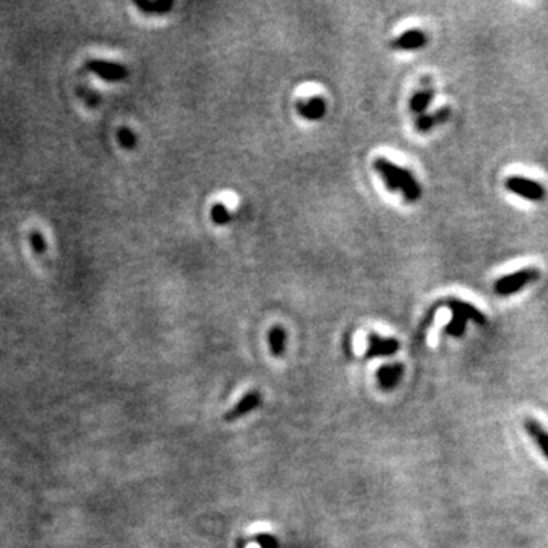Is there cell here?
Segmentation results:
<instances>
[{
  "mask_svg": "<svg viewBox=\"0 0 548 548\" xmlns=\"http://www.w3.org/2000/svg\"><path fill=\"white\" fill-rule=\"evenodd\" d=\"M425 44H427V35L421 30H410L404 32L392 43L394 49L398 51H416L421 49Z\"/></svg>",
  "mask_w": 548,
  "mask_h": 548,
  "instance_id": "6",
  "label": "cell"
},
{
  "mask_svg": "<svg viewBox=\"0 0 548 548\" xmlns=\"http://www.w3.org/2000/svg\"><path fill=\"white\" fill-rule=\"evenodd\" d=\"M118 140L122 148L125 149H135L137 144V137L136 135L127 127H122L118 130Z\"/></svg>",
  "mask_w": 548,
  "mask_h": 548,
  "instance_id": "18",
  "label": "cell"
},
{
  "mask_svg": "<svg viewBox=\"0 0 548 548\" xmlns=\"http://www.w3.org/2000/svg\"><path fill=\"white\" fill-rule=\"evenodd\" d=\"M507 191L525 198L528 201H542L545 198V189L541 183L525 177H509L506 180Z\"/></svg>",
  "mask_w": 548,
  "mask_h": 548,
  "instance_id": "3",
  "label": "cell"
},
{
  "mask_svg": "<svg viewBox=\"0 0 548 548\" xmlns=\"http://www.w3.org/2000/svg\"><path fill=\"white\" fill-rule=\"evenodd\" d=\"M297 111L306 120H318L326 115V101L321 96H313L306 102H299Z\"/></svg>",
  "mask_w": 548,
  "mask_h": 548,
  "instance_id": "8",
  "label": "cell"
},
{
  "mask_svg": "<svg viewBox=\"0 0 548 548\" xmlns=\"http://www.w3.org/2000/svg\"><path fill=\"white\" fill-rule=\"evenodd\" d=\"M375 171L382 177V180L389 191H401L405 201L416 203L422 195L421 185L409 169L394 165L385 157H378L373 162Z\"/></svg>",
  "mask_w": 548,
  "mask_h": 548,
  "instance_id": "1",
  "label": "cell"
},
{
  "mask_svg": "<svg viewBox=\"0 0 548 548\" xmlns=\"http://www.w3.org/2000/svg\"><path fill=\"white\" fill-rule=\"evenodd\" d=\"M256 542L259 544L261 548H278L279 547V542L274 536L271 535H258L256 537Z\"/></svg>",
  "mask_w": 548,
  "mask_h": 548,
  "instance_id": "20",
  "label": "cell"
},
{
  "mask_svg": "<svg viewBox=\"0 0 548 548\" xmlns=\"http://www.w3.org/2000/svg\"><path fill=\"white\" fill-rule=\"evenodd\" d=\"M270 347H271V352L273 355H282L283 351H285V342H287V335H285V330H283L280 326H274L271 330H270Z\"/></svg>",
  "mask_w": 548,
  "mask_h": 548,
  "instance_id": "15",
  "label": "cell"
},
{
  "mask_svg": "<svg viewBox=\"0 0 548 548\" xmlns=\"http://www.w3.org/2000/svg\"><path fill=\"white\" fill-rule=\"evenodd\" d=\"M136 6L142 13L149 15H158L171 11L174 2H171V0H145V2H136Z\"/></svg>",
  "mask_w": 548,
  "mask_h": 548,
  "instance_id": "14",
  "label": "cell"
},
{
  "mask_svg": "<svg viewBox=\"0 0 548 548\" xmlns=\"http://www.w3.org/2000/svg\"><path fill=\"white\" fill-rule=\"evenodd\" d=\"M466 323L468 320L465 317H461L459 314H452V320L445 328V334L451 337H461L466 330Z\"/></svg>",
  "mask_w": 548,
  "mask_h": 548,
  "instance_id": "17",
  "label": "cell"
},
{
  "mask_svg": "<svg viewBox=\"0 0 548 548\" xmlns=\"http://www.w3.org/2000/svg\"><path fill=\"white\" fill-rule=\"evenodd\" d=\"M259 404H261V394L254 393V392L249 393L247 396H245V398L241 399V402L236 405L235 409L225 413V421H235L238 418H242L244 414H247L249 411L259 407Z\"/></svg>",
  "mask_w": 548,
  "mask_h": 548,
  "instance_id": "11",
  "label": "cell"
},
{
  "mask_svg": "<svg viewBox=\"0 0 548 548\" xmlns=\"http://www.w3.org/2000/svg\"><path fill=\"white\" fill-rule=\"evenodd\" d=\"M449 116H451V110L448 107H442L440 110L434 113L421 115L418 119H416V130L421 131V133H427V131L432 130L434 127L445 124V122L449 119Z\"/></svg>",
  "mask_w": 548,
  "mask_h": 548,
  "instance_id": "9",
  "label": "cell"
},
{
  "mask_svg": "<svg viewBox=\"0 0 548 548\" xmlns=\"http://www.w3.org/2000/svg\"><path fill=\"white\" fill-rule=\"evenodd\" d=\"M524 427L528 432V436L533 439V442L542 451V454L548 459V431H545L542 425L535 419H527L524 422Z\"/></svg>",
  "mask_w": 548,
  "mask_h": 548,
  "instance_id": "12",
  "label": "cell"
},
{
  "mask_svg": "<svg viewBox=\"0 0 548 548\" xmlns=\"http://www.w3.org/2000/svg\"><path fill=\"white\" fill-rule=\"evenodd\" d=\"M434 98V90L431 87H423L422 90L416 92L413 98L410 99V110L411 113H418V115H423V111L427 110Z\"/></svg>",
  "mask_w": 548,
  "mask_h": 548,
  "instance_id": "13",
  "label": "cell"
},
{
  "mask_svg": "<svg viewBox=\"0 0 548 548\" xmlns=\"http://www.w3.org/2000/svg\"><path fill=\"white\" fill-rule=\"evenodd\" d=\"M30 242H31L32 250H34L37 254L44 253L46 249H47V244H46L44 236H43L39 230H32V232H31V235H30Z\"/></svg>",
  "mask_w": 548,
  "mask_h": 548,
  "instance_id": "19",
  "label": "cell"
},
{
  "mask_svg": "<svg viewBox=\"0 0 548 548\" xmlns=\"http://www.w3.org/2000/svg\"><path fill=\"white\" fill-rule=\"evenodd\" d=\"M87 69L93 75L108 82H119L128 77V69L124 64L107 60H90L87 63Z\"/></svg>",
  "mask_w": 548,
  "mask_h": 548,
  "instance_id": "4",
  "label": "cell"
},
{
  "mask_svg": "<svg viewBox=\"0 0 548 548\" xmlns=\"http://www.w3.org/2000/svg\"><path fill=\"white\" fill-rule=\"evenodd\" d=\"M402 375H404V366L399 363L382 366L376 373L378 382H380V385L385 390H392L393 387L398 385Z\"/></svg>",
  "mask_w": 548,
  "mask_h": 548,
  "instance_id": "10",
  "label": "cell"
},
{
  "mask_svg": "<svg viewBox=\"0 0 548 548\" xmlns=\"http://www.w3.org/2000/svg\"><path fill=\"white\" fill-rule=\"evenodd\" d=\"M211 216H212V221L216 225H225V224L232 223V220H233V215L229 212L228 207H225V204H223V203H215L212 206Z\"/></svg>",
  "mask_w": 548,
  "mask_h": 548,
  "instance_id": "16",
  "label": "cell"
},
{
  "mask_svg": "<svg viewBox=\"0 0 548 548\" xmlns=\"http://www.w3.org/2000/svg\"><path fill=\"white\" fill-rule=\"evenodd\" d=\"M537 278H540V271L536 268H523L516 273L507 274V276L498 279L495 282V292L498 296H512L515 292H518L521 288L530 285L532 282H535Z\"/></svg>",
  "mask_w": 548,
  "mask_h": 548,
  "instance_id": "2",
  "label": "cell"
},
{
  "mask_svg": "<svg viewBox=\"0 0 548 548\" xmlns=\"http://www.w3.org/2000/svg\"><path fill=\"white\" fill-rule=\"evenodd\" d=\"M399 351V342L396 338H385L376 334L368 335L367 356H392Z\"/></svg>",
  "mask_w": 548,
  "mask_h": 548,
  "instance_id": "5",
  "label": "cell"
},
{
  "mask_svg": "<svg viewBox=\"0 0 548 548\" xmlns=\"http://www.w3.org/2000/svg\"><path fill=\"white\" fill-rule=\"evenodd\" d=\"M447 306L452 311V314H459L461 317H465L468 321H475L477 325H486L485 314L475 306L466 304V301L451 299L447 301Z\"/></svg>",
  "mask_w": 548,
  "mask_h": 548,
  "instance_id": "7",
  "label": "cell"
}]
</instances>
